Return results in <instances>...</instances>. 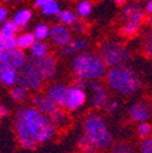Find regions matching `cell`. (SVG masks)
<instances>
[{
	"instance_id": "obj_33",
	"label": "cell",
	"mask_w": 152,
	"mask_h": 153,
	"mask_svg": "<svg viewBox=\"0 0 152 153\" xmlns=\"http://www.w3.org/2000/svg\"><path fill=\"white\" fill-rule=\"evenodd\" d=\"M150 132H151V126H150V124H147L146 122L140 123V124L138 125V134H139V136L146 139V137L150 135Z\"/></svg>"
},
{
	"instance_id": "obj_36",
	"label": "cell",
	"mask_w": 152,
	"mask_h": 153,
	"mask_svg": "<svg viewBox=\"0 0 152 153\" xmlns=\"http://www.w3.org/2000/svg\"><path fill=\"white\" fill-rule=\"evenodd\" d=\"M7 17H9V11L6 7L4 6H0V25H3L4 22L7 21Z\"/></svg>"
},
{
	"instance_id": "obj_39",
	"label": "cell",
	"mask_w": 152,
	"mask_h": 153,
	"mask_svg": "<svg viewBox=\"0 0 152 153\" xmlns=\"http://www.w3.org/2000/svg\"><path fill=\"white\" fill-rule=\"evenodd\" d=\"M51 1H54V0H35V1H34V5H35V7H40V9H43L45 5H48V4L51 3Z\"/></svg>"
},
{
	"instance_id": "obj_18",
	"label": "cell",
	"mask_w": 152,
	"mask_h": 153,
	"mask_svg": "<svg viewBox=\"0 0 152 153\" xmlns=\"http://www.w3.org/2000/svg\"><path fill=\"white\" fill-rule=\"evenodd\" d=\"M0 83L4 86L13 88L18 84V71L9 67V66H0Z\"/></svg>"
},
{
	"instance_id": "obj_48",
	"label": "cell",
	"mask_w": 152,
	"mask_h": 153,
	"mask_svg": "<svg viewBox=\"0 0 152 153\" xmlns=\"http://www.w3.org/2000/svg\"><path fill=\"white\" fill-rule=\"evenodd\" d=\"M0 66H1V63H0Z\"/></svg>"
},
{
	"instance_id": "obj_16",
	"label": "cell",
	"mask_w": 152,
	"mask_h": 153,
	"mask_svg": "<svg viewBox=\"0 0 152 153\" xmlns=\"http://www.w3.org/2000/svg\"><path fill=\"white\" fill-rule=\"evenodd\" d=\"M89 43L85 38L83 36H77V38H72L69 43L62 48V55L63 56H73V55H78L88 48Z\"/></svg>"
},
{
	"instance_id": "obj_3",
	"label": "cell",
	"mask_w": 152,
	"mask_h": 153,
	"mask_svg": "<svg viewBox=\"0 0 152 153\" xmlns=\"http://www.w3.org/2000/svg\"><path fill=\"white\" fill-rule=\"evenodd\" d=\"M27 123L39 143H44L54 139L57 134V128L48 114L42 113L34 107L26 108Z\"/></svg>"
},
{
	"instance_id": "obj_41",
	"label": "cell",
	"mask_w": 152,
	"mask_h": 153,
	"mask_svg": "<svg viewBox=\"0 0 152 153\" xmlns=\"http://www.w3.org/2000/svg\"><path fill=\"white\" fill-rule=\"evenodd\" d=\"M145 10H146V11H147L150 15H152V0H148V1L146 3Z\"/></svg>"
},
{
	"instance_id": "obj_47",
	"label": "cell",
	"mask_w": 152,
	"mask_h": 153,
	"mask_svg": "<svg viewBox=\"0 0 152 153\" xmlns=\"http://www.w3.org/2000/svg\"><path fill=\"white\" fill-rule=\"evenodd\" d=\"M79 153H88V152H79Z\"/></svg>"
},
{
	"instance_id": "obj_44",
	"label": "cell",
	"mask_w": 152,
	"mask_h": 153,
	"mask_svg": "<svg viewBox=\"0 0 152 153\" xmlns=\"http://www.w3.org/2000/svg\"><path fill=\"white\" fill-rule=\"evenodd\" d=\"M4 51H5V50H4L1 46H0V57H1V55H3V52H4Z\"/></svg>"
},
{
	"instance_id": "obj_15",
	"label": "cell",
	"mask_w": 152,
	"mask_h": 153,
	"mask_svg": "<svg viewBox=\"0 0 152 153\" xmlns=\"http://www.w3.org/2000/svg\"><path fill=\"white\" fill-rule=\"evenodd\" d=\"M68 85H66L65 83H52L46 88L45 94L54 100L56 103L60 106V108L65 107V102H66V96H67V91H68Z\"/></svg>"
},
{
	"instance_id": "obj_28",
	"label": "cell",
	"mask_w": 152,
	"mask_h": 153,
	"mask_svg": "<svg viewBox=\"0 0 152 153\" xmlns=\"http://www.w3.org/2000/svg\"><path fill=\"white\" fill-rule=\"evenodd\" d=\"M92 11V5L90 0H80L77 4V12L82 17H88Z\"/></svg>"
},
{
	"instance_id": "obj_20",
	"label": "cell",
	"mask_w": 152,
	"mask_h": 153,
	"mask_svg": "<svg viewBox=\"0 0 152 153\" xmlns=\"http://www.w3.org/2000/svg\"><path fill=\"white\" fill-rule=\"evenodd\" d=\"M50 117H51L54 124L56 125L57 129H63V128H67L69 125V117H68V114L63 111V108H59Z\"/></svg>"
},
{
	"instance_id": "obj_8",
	"label": "cell",
	"mask_w": 152,
	"mask_h": 153,
	"mask_svg": "<svg viewBox=\"0 0 152 153\" xmlns=\"http://www.w3.org/2000/svg\"><path fill=\"white\" fill-rule=\"evenodd\" d=\"M44 82H45V79L43 78L40 72L28 60L18 69V84L26 86L29 91L40 90L44 85Z\"/></svg>"
},
{
	"instance_id": "obj_31",
	"label": "cell",
	"mask_w": 152,
	"mask_h": 153,
	"mask_svg": "<svg viewBox=\"0 0 152 153\" xmlns=\"http://www.w3.org/2000/svg\"><path fill=\"white\" fill-rule=\"evenodd\" d=\"M111 153H134V151L127 143H116L112 147Z\"/></svg>"
},
{
	"instance_id": "obj_26",
	"label": "cell",
	"mask_w": 152,
	"mask_h": 153,
	"mask_svg": "<svg viewBox=\"0 0 152 153\" xmlns=\"http://www.w3.org/2000/svg\"><path fill=\"white\" fill-rule=\"evenodd\" d=\"M18 29H20V27H18L12 20H7L6 22H4L1 25V28H0L3 36H15L16 33L18 32Z\"/></svg>"
},
{
	"instance_id": "obj_22",
	"label": "cell",
	"mask_w": 152,
	"mask_h": 153,
	"mask_svg": "<svg viewBox=\"0 0 152 153\" xmlns=\"http://www.w3.org/2000/svg\"><path fill=\"white\" fill-rule=\"evenodd\" d=\"M29 50H31V56L37 57V59H42V57L49 55V45L45 42H40V40H37Z\"/></svg>"
},
{
	"instance_id": "obj_42",
	"label": "cell",
	"mask_w": 152,
	"mask_h": 153,
	"mask_svg": "<svg viewBox=\"0 0 152 153\" xmlns=\"http://www.w3.org/2000/svg\"><path fill=\"white\" fill-rule=\"evenodd\" d=\"M115 3L117 5H119V6H122V5H124L127 3V0H115Z\"/></svg>"
},
{
	"instance_id": "obj_40",
	"label": "cell",
	"mask_w": 152,
	"mask_h": 153,
	"mask_svg": "<svg viewBox=\"0 0 152 153\" xmlns=\"http://www.w3.org/2000/svg\"><path fill=\"white\" fill-rule=\"evenodd\" d=\"M7 113H9L7 108H6L4 105H0V119L4 118L5 116H7Z\"/></svg>"
},
{
	"instance_id": "obj_43",
	"label": "cell",
	"mask_w": 152,
	"mask_h": 153,
	"mask_svg": "<svg viewBox=\"0 0 152 153\" xmlns=\"http://www.w3.org/2000/svg\"><path fill=\"white\" fill-rule=\"evenodd\" d=\"M147 22H148V26L152 28V15H150V17H148V20H147Z\"/></svg>"
},
{
	"instance_id": "obj_37",
	"label": "cell",
	"mask_w": 152,
	"mask_h": 153,
	"mask_svg": "<svg viewBox=\"0 0 152 153\" xmlns=\"http://www.w3.org/2000/svg\"><path fill=\"white\" fill-rule=\"evenodd\" d=\"M73 30L75 33H78V34H83L86 30V26L83 22H77V23L73 26Z\"/></svg>"
},
{
	"instance_id": "obj_21",
	"label": "cell",
	"mask_w": 152,
	"mask_h": 153,
	"mask_svg": "<svg viewBox=\"0 0 152 153\" xmlns=\"http://www.w3.org/2000/svg\"><path fill=\"white\" fill-rule=\"evenodd\" d=\"M17 39V48L21 49V50H26V49H31L33 46V44L37 42L35 36L33 33H29V32H26V33H22L18 36H16Z\"/></svg>"
},
{
	"instance_id": "obj_11",
	"label": "cell",
	"mask_w": 152,
	"mask_h": 153,
	"mask_svg": "<svg viewBox=\"0 0 152 153\" xmlns=\"http://www.w3.org/2000/svg\"><path fill=\"white\" fill-rule=\"evenodd\" d=\"M27 62V57L21 49H12V50H5L0 57V63L4 66L12 67L15 69H20L25 63Z\"/></svg>"
},
{
	"instance_id": "obj_1",
	"label": "cell",
	"mask_w": 152,
	"mask_h": 153,
	"mask_svg": "<svg viewBox=\"0 0 152 153\" xmlns=\"http://www.w3.org/2000/svg\"><path fill=\"white\" fill-rule=\"evenodd\" d=\"M72 71L75 78L94 82L106 76L107 66L100 55L91 51H83L73 57Z\"/></svg>"
},
{
	"instance_id": "obj_38",
	"label": "cell",
	"mask_w": 152,
	"mask_h": 153,
	"mask_svg": "<svg viewBox=\"0 0 152 153\" xmlns=\"http://www.w3.org/2000/svg\"><path fill=\"white\" fill-rule=\"evenodd\" d=\"M86 84H88V80H84V79H80V78H77L74 80V83H73L74 86H78V88L84 89V90L86 88Z\"/></svg>"
},
{
	"instance_id": "obj_10",
	"label": "cell",
	"mask_w": 152,
	"mask_h": 153,
	"mask_svg": "<svg viewBox=\"0 0 152 153\" xmlns=\"http://www.w3.org/2000/svg\"><path fill=\"white\" fill-rule=\"evenodd\" d=\"M86 102V92L84 89H80L78 86H69L66 96V102L63 109L68 111H77L82 108Z\"/></svg>"
},
{
	"instance_id": "obj_5",
	"label": "cell",
	"mask_w": 152,
	"mask_h": 153,
	"mask_svg": "<svg viewBox=\"0 0 152 153\" xmlns=\"http://www.w3.org/2000/svg\"><path fill=\"white\" fill-rule=\"evenodd\" d=\"M99 55L108 67L124 66L131 60V55L127 45L116 39L105 40L99 49Z\"/></svg>"
},
{
	"instance_id": "obj_24",
	"label": "cell",
	"mask_w": 152,
	"mask_h": 153,
	"mask_svg": "<svg viewBox=\"0 0 152 153\" xmlns=\"http://www.w3.org/2000/svg\"><path fill=\"white\" fill-rule=\"evenodd\" d=\"M56 18H57V21L61 25H65L67 27L74 26L77 23V16H75V13L71 10H61L60 13L56 16Z\"/></svg>"
},
{
	"instance_id": "obj_32",
	"label": "cell",
	"mask_w": 152,
	"mask_h": 153,
	"mask_svg": "<svg viewBox=\"0 0 152 153\" xmlns=\"http://www.w3.org/2000/svg\"><path fill=\"white\" fill-rule=\"evenodd\" d=\"M144 51L148 57H152V32H148L145 38Z\"/></svg>"
},
{
	"instance_id": "obj_4",
	"label": "cell",
	"mask_w": 152,
	"mask_h": 153,
	"mask_svg": "<svg viewBox=\"0 0 152 153\" xmlns=\"http://www.w3.org/2000/svg\"><path fill=\"white\" fill-rule=\"evenodd\" d=\"M85 135L96 147V149H106L113 143L112 134L110 132L105 120L99 114L91 113L83 123Z\"/></svg>"
},
{
	"instance_id": "obj_12",
	"label": "cell",
	"mask_w": 152,
	"mask_h": 153,
	"mask_svg": "<svg viewBox=\"0 0 152 153\" xmlns=\"http://www.w3.org/2000/svg\"><path fill=\"white\" fill-rule=\"evenodd\" d=\"M90 94H91V105L95 108H105L106 105L110 102L107 89L99 82L94 80L89 84Z\"/></svg>"
},
{
	"instance_id": "obj_19",
	"label": "cell",
	"mask_w": 152,
	"mask_h": 153,
	"mask_svg": "<svg viewBox=\"0 0 152 153\" xmlns=\"http://www.w3.org/2000/svg\"><path fill=\"white\" fill-rule=\"evenodd\" d=\"M31 18H32V11L29 9H21L15 12L12 21L20 28H23L29 23Z\"/></svg>"
},
{
	"instance_id": "obj_46",
	"label": "cell",
	"mask_w": 152,
	"mask_h": 153,
	"mask_svg": "<svg viewBox=\"0 0 152 153\" xmlns=\"http://www.w3.org/2000/svg\"><path fill=\"white\" fill-rule=\"evenodd\" d=\"M5 1H7V3H9V1H12V0H5Z\"/></svg>"
},
{
	"instance_id": "obj_35",
	"label": "cell",
	"mask_w": 152,
	"mask_h": 153,
	"mask_svg": "<svg viewBox=\"0 0 152 153\" xmlns=\"http://www.w3.org/2000/svg\"><path fill=\"white\" fill-rule=\"evenodd\" d=\"M118 106H119V103H118L117 101H110V102L106 105L105 109H106L108 113H113V112H116V111L118 109Z\"/></svg>"
},
{
	"instance_id": "obj_25",
	"label": "cell",
	"mask_w": 152,
	"mask_h": 153,
	"mask_svg": "<svg viewBox=\"0 0 152 153\" xmlns=\"http://www.w3.org/2000/svg\"><path fill=\"white\" fill-rule=\"evenodd\" d=\"M33 34H34L37 40L44 42L46 38H50V27L45 23H39V25H37V27L34 28Z\"/></svg>"
},
{
	"instance_id": "obj_29",
	"label": "cell",
	"mask_w": 152,
	"mask_h": 153,
	"mask_svg": "<svg viewBox=\"0 0 152 153\" xmlns=\"http://www.w3.org/2000/svg\"><path fill=\"white\" fill-rule=\"evenodd\" d=\"M43 13L45 16H57L60 13V4L56 1V0H54V1L49 3L48 5H45L43 9H42Z\"/></svg>"
},
{
	"instance_id": "obj_6",
	"label": "cell",
	"mask_w": 152,
	"mask_h": 153,
	"mask_svg": "<svg viewBox=\"0 0 152 153\" xmlns=\"http://www.w3.org/2000/svg\"><path fill=\"white\" fill-rule=\"evenodd\" d=\"M15 129H16V136L17 141L20 142V145L23 148L27 149H33L38 146V142L35 136L33 135V132L27 123L26 119V108L22 107L20 109H17L16 113V119H15Z\"/></svg>"
},
{
	"instance_id": "obj_17",
	"label": "cell",
	"mask_w": 152,
	"mask_h": 153,
	"mask_svg": "<svg viewBox=\"0 0 152 153\" xmlns=\"http://www.w3.org/2000/svg\"><path fill=\"white\" fill-rule=\"evenodd\" d=\"M129 116H130V118L134 122L144 123L151 116V108H150V106L147 103H144V102L135 103V105H133L130 107Z\"/></svg>"
},
{
	"instance_id": "obj_27",
	"label": "cell",
	"mask_w": 152,
	"mask_h": 153,
	"mask_svg": "<svg viewBox=\"0 0 152 153\" xmlns=\"http://www.w3.org/2000/svg\"><path fill=\"white\" fill-rule=\"evenodd\" d=\"M78 146L79 148L82 149V152H88V153H94L95 149H96V147L94 146V143L90 141V139L85 135H82L78 140Z\"/></svg>"
},
{
	"instance_id": "obj_14",
	"label": "cell",
	"mask_w": 152,
	"mask_h": 153,
	"mask_svg": "<svg viewBox=\"0 0 152 153\" xmlns=\"http://www.w3.org/2000/svg\"><path fill=\"white\" fill-rule=\"evenodd\" d=\"M50 39L52 40V43L56 46L63 48L72 39L69 27H67L65 25H61V23L54 25L52 27H50Z\"/></svg>"
},
{
	"instance_id": "obj_23",
	"label": "cell",
	"mask_w": 152,
	"mask_h": 153,
	"mask_svg": "<svg viewBox=\"0 0 152 153\" xmlns=\"http://www.w3.org/2000/svg\"><path fill=\"white\" fill-rule=\"evenodd\" d=\"M10 95H11L12 100H15L16 102H23L25 100L28 99L29 90H28L26 86H23V85L17 84V85H15L13 88H11Z\"/></svg>"
},
{
	"instance_id": "obj_30",
	"label": "cell",
	"mask_w": 152,
	"mask_h": 153,
	"mask_svg": "<svg viewBox=\"0 0 152 153\" xmlns=\"http://www.w3.org/2000/svg\"><path fill=\"white\" fill-rule=\"evenodd\" d=\"M0 46L4 50H12L17 48V39L16 36H3L1 42H0Z\"/></svg>"
},
{
	"instance_id": "obj_13",
	"label": "cell",
	"mask_w": 152,
	"mask_h": 153,
	"mask_svg": "<svg viewBox=\"0 0 152 153\" xmlns=\"http://www.w3.org/2000/svg\"><path fill=\"white\" fill-rule=\"evenodd\" d=\"M32 103L34 108H37L44 114H48V116H52L60 108V106L54 100H51L46 94H37L32 99Z\"/></svg>"
},
{
	"instance_id": "obj_34",
	"label": "cell",
	"mask_w": 152,
	"mask_h": 153,
	"mask_svg": "<svg viewBox=\"0 0 152 153\" xmlns=\"http://www.w3.org/2000/svg\"><path fill=\"white\" fill-rule=\"evenodd\" d=\"M142 153H152V139H146L140 145Z\"/></svg>"
},
{
	"instance_id": "obj_7",
	"label": "cell",
	"mask_w": 152,
	"mask_h": 153,
	"mask_svg": "<svg viewBox=\"0 0 152 153\" xmlns=\"http://www.w3.org/2000/svg\"><path fill=\"white\" fill-rule=\"evenodd\" d=\"M122 20L124 25L122 27V33L125 36H133L141 26L144 21V11L136 3L128 4L122 11Z\"/></svg>"
},
{
	"instance_id": "obj_2",
	"label": "cell",
	"mask_w": 152,
	"mask_h": 153,
	"mask_svg": "<svg viewBox=\"0 0 152 153\" xmlns=\"http://www.w3.org/2000/svg\"><path fill=\"white\" fill-rule=\"evenodd\" d=\"M107 85L122 95H131L141 88V79L138 73L129 66L112 67L106 73Z\"/></svg>"
},
{
	"instance_id": "obj_45",
	"label": "cell",
	"mask_w": 152,
	"mask_h": 153,
	"mask_svg": "<svg viewBox=\"0 0 152 153\" xmlns=\"http://www.w3.org/2000/svg\"><path fill=\"white\" fill-rule=\"evenodd\" d=\"M1 38H3V34H1V30H0V42H1Z\"/></svg>"
},
{
	"instance_id": "obj_9",
	"label": "cell",
	"mask_w": 152,
	"mask_h": 153,
	"mask_svg": "<svg viewBox=\"0 0 152 153\" xmlns=\"http://www.w3.org/2000/svg\"><path fill=\"white\" fill-rule=\"evenodd\" d=\"M28 61L37 67V69L40 72L45 80H52L57 74V62H56L55 57L51 55H46L42 59L29 56Z\"/></svg>"
}]
</instances>
